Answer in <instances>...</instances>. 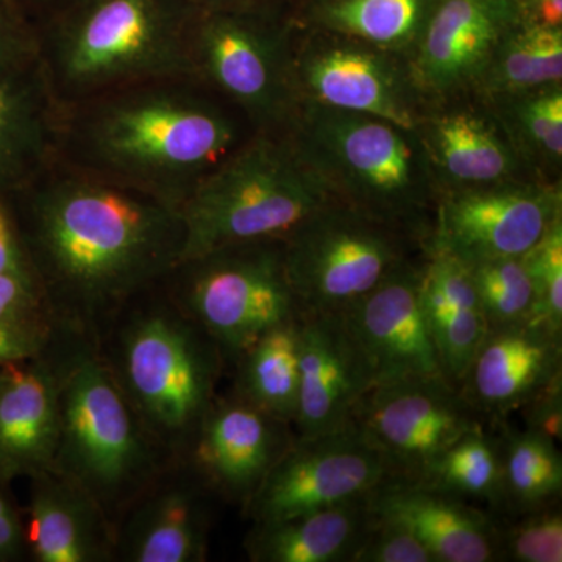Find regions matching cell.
Segmentation results:
<instances>
[{
  "label": "cell",
  "mask_w": 562,
  "mask_h": 562,
  "mask_svg": "<svg viewBox=\"0 0 562 562\" xmlns=\"http://www.w3.org/2000/svg\"><path fill=\"white\" fill-rule=\"evenodd\" d=\"M438 0H321L308 27L409 58Z\"/></svg>",
  "instance_id": "obj_29"
},
{
  "label": "cell",
  "mask_w": 562,
  "mask_h": 562,
  "mask_svg": "<svg viewBox=\"0 0 562 562\" xmlns=\"http://www.w3.org/2000/svg\"><path fill=\"white\" fill-rule=\"evenodd\" d=\"M191 3L199 11L272 14L268 0H191Z\"/></svg>",
  "instance_id": "obj_43"
},
{
  "label": "cell",
  "mask_w": 562,
  "mask_h": 562,
  "mask_svg": "<svg viewBox=\"0 0 562 562\" xmlns=\"http://www.w3.org/2000/svg\"><path fill=\"white\" fill-rule=\"evenodd\" d=\"M254 133L194 77H169L61 105L58 160L180 210Z\"/></svg>",
  "instance_id": "obj_2"
},
{
  "label": "cell",
  "mask_w": 562,
  "mask_h": 562,
  "mask_svg": "<svg viewBox=\"0 0 562 562\" xmlns=\"http://www.w3.org/2000/svg\"><path fill=\"white\" fill-rule=\"evenodd\" d=\"M292 80L299 105L368 114L416 131L428 102L408 58L336 33H295Z\"/></svg>",
  "instance_id": "obj_11"
},
{
  "label": "cell",
  "mask_w": 562,
  "mask_h": 562,
  "mask_svg": "<svg viewBox=\"0 0 562 562\" xmlns=\"http://www.w3.org/2000/svg\"><path fill=\"white\" fill-rule=\"evenodd\" d=\"M70 338L61 335L35 360L0 368V480L29 479L55 468L60 391Z\"/></svg>",
  "instance_id": "obj_21"
},
{
  "label": "cell",
  "mask_w": 562,
  "mask_h": 562,
  "mask_svg": "<svg viewBox=\"0 0 562 562\" xmlns=\"http://www.w3.org/2000/svg\"><path fill=\"white\" fill-rule=\"evenodd\" d=\"M414 132L427 154L438 192L535 179L490 102L475 92L428 103Z\"/></svg>",
  "instance_id": "obj_19"
},
{
  "label": "cell",
  "mask_w": 562,
  "mask_h": 562,
  "mask_svg": "<svg viewBox=\"0 0 562 562\" xmlns=\"http://www.w3.org/2000/svg\"><path fill=\"white\" fill-rule=\"evenodd\" d=\"M527 428L549 436L554 442L562 438V380L536 395L522 408Z\"/></svg>",
  "instance_id": "obj_41"
},
{
  "label": "cell",
  "mask_w": 562,
  "mask_h": 562,
  "mask_svg": "<svg viewBox=\"0 0 562 562\" xmlns=\"http://www.w3.org/2000/svg\"><path fill=\"white\" fill-rule=\"evenodd\" d=\"M302 314L277 325L232 361L233 394L294 424L301 394Z\"/></svg>",
  "instance_id": "obj_28"
},
{
  "label": "cell",
  "mask_w": 562,
  "mask_h": 562,
  "mask_svg": "<svg viewBox=\"0 0 562 562\" xmlns=\"http://www.w3.org/2000/svg\"><path fill=\"white\" fill-rule=\"evenodd\" d=\"M294 441L291 424L231 391L217 395L183 461L221 502L244 512Z\"/></svg>",
  "instance_id": "obj_16"
},
{
  "label": "cell",
  "mask_w": 562,
  "mask_h": 562,
  "mask_svg": "<svg viewBox=\"0 0 562 562\" xmlns=\"http://www.w3.org/2000/svg\"><path fill=\"white\" fill-rule=\"evenodd\" d=\"M562 380V333L528 321L494 328L460 384L483 420H503Z\"/></svg>",
  "instance_id": "obj_22"
},
{
  "label": "cell",
  "mask_w": 562,
  "mask_h": 562,
  "mask_svg": "<svg viewBox=\"0 0 562 562\" xmlns=\"http://www.w3.org/2000/svg\"><path fill=\"white\" fill-rule=\"evenodd\" d=\"M335 202L286 133L255 132L181 203V260L233 244L284 239Z\"/></svg>",
  "instance_id": "obj_7"
},
{
  "label": "cell",
  "mask_w": 562,
  "mask_h": 562,
  "mask_svg": "<svg viewBox=\"0 0 562 562\" xmlns=\"http://www.w3.org/2000/svg\"><path fill=\"white\" fill-rule=\"evenodd\" d=\"M483 422L443 376L373 386L353 419L382 453L390 475L413 482H424L436 461Z\"/></svg>",
  "instance_id": "obj_13"
},
{
  "label": "cell",
  "mask_w": 562,
  "mask_h": 562,
  "mask_svg": "<svg viewBox=\"0 0 562 562\" xmlns=\"http://www.w3.org/2000/svg\"><path fill=\"white\" fill-rule=\"evenodd\" d=\"M162 281L125 303L94 347L151 438L184 460L227 361Z\"/></svg>",
  "instance_id": "obj_3"
},
{
  "label": "cell",
  "mask_w": 562,
  "mask_h": 562,
  "mask_svg": "<svg viewBox=\"0 0 562 562\" xmlns=\"http://www.w3.org/2000/svg\"><path fill=\"white\" fill-rule=\"evenodd\" d=\"M353 562H436L430 550L402 525L376 519L362 539Z\"/></svg>",
  "instance_id": "obj_38"
},
{
  "label": "cell",
  "mask_w": 562,
  "mask_h": 562,
  "mask_svg": "<svg viewBox=\"0 0 562 562\" xmlns=\"http://www.w3.org/2000/svg\"><path fill=\"white\" fill-rule=\"evenodd\" d=\"M61 103L38 55L0 69V191L24 187L58 160Z\"/></svg>",
  "instance_id": "obj_25"
},
{
  "label": "cell",
  "mask_w": 562,
  "mask_h": 562,
  "mask_svg": "<svg viewBox=\"0 0 562 562\" xmlns=\"http://www.w3.org/2000/svg\"><path fill=\"white\" fill-rule=\"evenodd\" d=\"M420 303L447 382L460 390L490 325L468 265L425 244Z\"/></svg>",
  "instance_id": "obj_26"
},
{
  "label": "cell",
  "mask_w": 562,
  "mask_h": 562,
  "mask_svg": "<svg viewBox=\"0 0 562 562\" xmlns=\"http://www.w3.org/2000/svg\"><path fill=\"white\" fill-rule=\"evenodd\" d=\"M27 480V561L114 562L113 525L91 494L57 469Z\"/></svg>",
  "instance_id": "obj_24"
},
{
  "label": "cell",
  "mask_w": 562,
  "mask_h": 562,
  "mask_svg": "<svg viewBox=\"0 0 562 562\" xmlns=\"http://www.w3.org/2000/svg\"><path fill=\"white\" fill-rule=\"evenodd\" d=\"M198 11L191 0H69L36 35V55L61 105L191 76Z\"/></svg>",
  "instance_id": "obj_4"
},
{
  "label": "cell",
  "mask_w": 562,
  "mask_h": 562,
  "mask_svg": "<svg viewBox=\"0 0 562 562\" xmlns=\"http://www.w3.org/2000/svg\"><path fill=\"white\" fill-rule=\"evenodd\" d=\"M536 294V322L562 333V220L524 255Z\"/></svg>",
  "instance_id": "obj_37"
},
{
  "label": "cell",
  "mask_w": 562,
  "mask_h": 562,
  "mask_svg": "<svg viewBox=\"0 0 562 562\" xmlns=\"http://www.w3.org/2000/svg\"><path fill=\"white\" fill-rule=\"evenodd\" d=\"M386 461L357 427L297 438L243 514L254 522L290 519L368 497L390 479Z\"/></svg>",
  "instance_id": "obj_14"
},
{
  "label": "cell",
  "mask_w": 562,
  "mask_h": 562,
  "mask_svg": "<svg viewBox=\"0 0 562 562\" xmlns=\"http://www.w3.org/2000/svg\"><path fill=\"white\" fill-rule=\"evenodd\" d=\"M465 265L490 330L536 321L535 286L522 257Z\"/></svg>",
  "instance_id": "obj_35"
},
{
  "label": "cell",
  "mask_w": 562,
  "mask_h": 562,
  "mask_svg": "<svg viewBox=\"0 0 562 562\" xmlns=\"http://www.w3.org/2000/svg\"><path fill=\"white\" fill-rule=\"evenodd\" d=\"M36 57V35L25 31L9 0H0V69Z\"/></svg>",
  "instance_id": "obj_40"
},
{
  "label": "cell",
  "mask_w": 562,
  "mask_h": 562,
  "mask_svg": "<svg viewBox=\"0 0 562 562\" xmlns=\"http://www.w3.org/2000/svg\"><path fill=\"white\" fill-rule=\"evenodd\" d=\"M536 24L546 27H562V0H536V11L532 18H527Z\"/></svg>",
  "instance_id": "obj_44"
},
{
  "label": "cell",
  "mask_w": 562,
  "mask_h": 562,
  "mask_svg": "<svg viewBox=\"0 0 562 562\" xmlns=\"http://www.w3.org/2000/svg\"><path fill=\"white\" fill-rule=\"evenodd\" d=\"M553 83H562V27L524 18L495 47L475 94L492 98Z\"/></svg>",
  "instance_id": "obj_31"
},
{
  "label": "cell",
  "mask_w": 562,
  "mask_h": 562,
  "mask_svg": "<svg viewBox=\"0 0 562 562\" xmlns=\"http://www.w3.org/2000/svg\"><path fill=\"white\" fill-rule=\"evenodd\" d=\"M536 180L557 183L562 171V83L484 98Z\"/></svg>",
  "instance_id": "obj_30"
},
{
  "label": "cell",
  "mask_w": 562,
  "mask_h": 562,
  "mask_svg": "<svg viewBox=\"0 0 562 562\" xmlns=\"http://www.w3.org/2000/svg\"><path fill=\"white\" fill-rule=\"evenodd\" d=\"M422 483L505 513L501 438L484 427L468 432L436 461Z\"/></svg>",
  "instance_id": "obj_34"
},
{
  "label": "cell",
  "mask_w": 562,
  "mask_h": 562,
  "mask_svg": "<svg viewBox=\"0 0 562 562\" xmlns=\"http://www.w3.org/2000/svg\"><path fill=\"white\" fill-rule=\"evenodd\" d=\"M372 522L368 495L290 519L254 522L244 552L251 562H353Z\"/></svg>",
  "instance_id": "obj_27"
},
{
  "label": "cell",
  "mask_w": 562,
  "mask_h": 562,
  "mask_svg": "<svg viewBox=\"0 0 562 562\" xmlns=\"http://www.w3.org/2000/svg\"><path fill=\"white\" fill-rule=\"evenodd\" d=\"M373 386L371 364L346 314H302L301 394L292 424L295 436L314 438L350 427Z\"/></svg>",
  "instance_id": "obj_20"
},
{
  "label": "cell",
  "mask_w": 562,
  "mask_h": 562,
  "mask_svg": "<svg viewBox=\"0 0 562 562\" xmlns=\"http://www.w3.org/2000/svg\"><path fill=\"white\" fill-rule=\"evenodd\" d=\"M369 505L376 519L417 536L436 562L502 561L497 517L430 484L390 476Z\"/></svg>",
  "instance_id": "obj_23"
},
{
  "label": "cell",
  "mask_w": 562,
  "mask_h": 562,
  "mask_svg": "<svg viewBox=\"0 0 562 562\" xmlns=\"http://www.w3.org/2000/svg\"><path fill=\"white\" fill-rule=\"evenodd\" d=\"M172 461L151 438L91 342L70 338L55 468L101 505L114 530Z\"/></svg>",
  "instance_id": "obj_6"
},
{
  "label": "cell",
  "mask_w": 562,
  "mask_h": 562,
  "mask_svg": "<svg viewBox=\"0 0 562 562\" xmlns=\"http://www.w3.org/2000/svg\"><path fill=\"white\" fill-rule=\"evenodd\" d=\"M61 335L29 265L0 271V368L43 357Z\"/></svg>",
  "instance_id": "obj_32"
},
{
  "label": "cell",
  "mask_w": 562,
  "mask_h": 562,
  "mask_svg": "<svg viewBox=\"0 0 562 562\" xmlns=\"http://www.w3.org/2000/svg\"><path fill=\"white\" fill-rule=\"evenodd\" d=\"M284 133L333 201L428 238L439 192L416 132L368 114L299 105Z\"/></svg>",
  "instance_id": "obj_5"
},
{
  "label": "cell",
  "mask_w": 562,
  "mask_h": 562,
  "mask_svg": "<svg viewBox=\"0 0 562 562\" xmlns=\"http://www.w3.org/2000/svg\"><path fill=\"white\" fill-rule=\"evenodd\" d=\"M166 291L220 347L227 368L266 331L299 316L284 239L233 244L187 258Z\"/></svg>",
  "instance_id": "obj_8"
},
{
  "label": "cell",
  "mask_w": 562,
  "mask_h": 562,
  "mask_svg": "<svg viewBox=\"0 0 562 562\" xmlns=\"http://www.w3.org/2000/svg\"><path fill=\"white\" fill-rule=\"evenodd\" d=\"M216 502L187 461H169L116 525L114 562H205Z\"/></svg>",
  "instance_id": "obj_17"
},
{
  "label": "cell",
  "mask_w": 562,
  "mask_h": 562,
  "mask_svg": "<svg viewBox=\"0 0 562 562\" xmlns=\"http://www.w3.org/2000/svg\"><path fill=\"white\" fill-rule=\"evenodd\" d=\"M294 29L273 14L198 11L191 76L231 103L251 131L284 133L297 110Z\"/></svg>",
  "instance_id": "obj_10"
},
{
  "label": "cell",
  "mask_w": 562,
  "mask_h": 562,
  "mask_svg": "<svg viewBox=\"0 0 562 562\" xmlns=\"http://www.w3.org/2000/svg\"><path fill=\"white\" fill-rule=\"evenodd\" d=\"M514 516L508 525L497 519L502 561L562 562L560 502Z\"/></svg>",
  "instance_id": "obj_36"
},
{
  "label": "cell",
  "mask_w": 562,
  "mask_h": 562,
  "mask_svg": "<svg viewBox=\"0 0 562 562\" xmlns=\"http://www.w3.org/2000/svg\"><path fill=\"white\" fill-rule=\"evenodd\" d=\"M498 438L505 513L519 514L560 502L562 458L557 442L531 428H503Z\"/></svg>",
  "instance_id": "obj_33"
},
{
  "label": "cell",
  "mask_w": 562,
  "mask_h": 562,
  "mask_svg": "<svg viewBox=\"0 0 562 562\" xmlns=\"http://www.w3.org/2000/svg\"><path fill=\"white\" fill-rule=\"evenodd\" d=\"M27 561L24 514L11 484L0 480V562Z\"/></svg>",
  "instance_id": "obj_39"
},
{
  "label": "cell",
  "mask_w": 562,
  "mask_h": 562,
  "mask_svg": "<svg viewBox=\"0 0 562 562\" xmlns=\"http://www.w3.org/2000/svg\"><path fill=\"white\" fill-rule=\"evenodd\" d=\"M560 220L562 181H498L439 192L425 244L464 262L524 257Z\"/></svg>",
  "instance_id": "obj_12"
},
{
  "label": "cell",
  "mask_w": 562,
  "mask_h": 562,
  "mask_svg": "<svg viewBox=\"0 0 562 562\" xmlns=\"http://www.w3.org/2000/svg\"><path fill=\"white\" fill-rule=\"evenodd\" d=\"M524 18L519 0H438L408 58L422 98L475 92L495 47Z\"/></svg>",
  "instance_id": "obj_15"
},
{
  "label": "cell",
  "mask_w": 562,
  "mask_h": 562,
  "mask_svg": "<svg viewBox=\"0 0 562 562\" xmlns=\"http://www.w3.org/2000/svg\"><path fill=\"white\" fill-rule=\"evenodd\" d=\"M21 265H27V261L22 254L9 201H7V195L0 191V271Z\"/></svg>",
  "instance_id": "obj_42"
},
{
  "label": "cell",
  "mask_w": 562,
  "mask_h": 562,
  "mask_svg": "<svg viewBox=\"0 0 562 562\" xmlns=\"http://www.w3.org/2000/svg\"><path fill=\"white\" fill-rule=\"evenodd\" d=\"M427 236L330 202L284 238L302 314L344 313L424 250Z\"/></svg>",
  "instance_id": "obj_9"
},
{
  "label": "cell",
  "mask_w": 562,
  "mask_h": 562,
  "mask_svg": "<svg viewBox=\"0 0 562 562\" xmlns=\"http://www.w3.org/2000/svg\"><path fill=\"white\" fill-rule=\"evenodd\" d=\"M422 258L424 250L344 312L371 364L375 386L443 376L422 310Z\"/></svg>",
  "instance_id": "obj_18"
},
{
  "label": "cell",
  "mask_w": 562,
  "mask_h": 562,
  "mask_svg": "<svg viewBox=\"0 0 562 562\" xmlns=\"http://www.w3.org/2000/svg\"><path fill=\"white\" fill-rule=\"evenodd\" d=\"M9 198L22 254L63 335L94 346L125 303L183 255L180 211L55 160Z\"/></svg>",
  "instance_id": "obj_1"
}]
</instances>
